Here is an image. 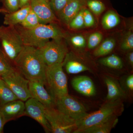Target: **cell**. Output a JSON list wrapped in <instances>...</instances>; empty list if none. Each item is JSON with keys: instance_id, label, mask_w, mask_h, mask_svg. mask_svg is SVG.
<instances>
[{"instance_id": "cell-30", "label": "cell", "mask_w": 133, "mask_h": 133, "mask_svg": "<svg viewBox=\"0 0 133 133\" xmlns=\"http://www.w3.org/2000/svg\"><path fill=\"white\" fill-rule=\"evenodd\" d=\"M70 42L72 45L77 49L84 48L87 44L85 38L81 35H76L72 36L70 38Z\"/></svg>"}, {"instance_id": "cell-35", "label": "cell", "mask_w": 133, "mask_h": 133, "mask_svg": "<svg viewBox=\"0 0 133 133\" xmlns=\"http://www.w3.org/2000/svg\"><path fill=\"white\" fill-rule=\"evenodd\" d=\"M127 59L129 63L131 66H133V52L131 51L128 53L127 55Z\"/></svg>"}, {"instance_id": "cell-5", "label": "cell", "mask_w": 133, "mask_h": 133, "mask_svg": "<svg viewBox=\"0 0 133 133\" xmlns=\"http://www.w3.org/2000/svg\"><path fill=\"white\" fill-rule=\"evenodd\" d=\"M45 117L54 133H74L77 128V121L64 114L55 107L44 106Z\"/></svg>"}, {"instance_id": "cell-12", "label": "cell", "mask_w": 133, "mask_h": 133, "mask_svg": "<svg viewBox=\"0 0 133 133\" xmlns=\"http://www.w3.org/2000/svg\"><path fill=\"white\" fill-rule=\"evenodd\" d=\"M44 83L38 81H29V89L31 98L45 107H55L56 99L46 90Z\"/></svg>"}, {"instance_id": "cell-25", "label": "cell", "mask_w": 133, "mask_h": 133, "mask_svg": "<svg viewBox=\"0 0 133 133\" xmlns=\"http://www.w3.org/2000/svg\"><path fill=\"white\" fill-rule=\"evenodd\" d=\"M86 6L97 16L101 14L106 9L104 4L99 0H86Z\"/></svg>"}, {"instance_id": "cell-6", "label": "cell", "mask_w": 133, "mask_h": 133, "mask_svg": "<svg viewBox=\"0 0 133 133\" xmlns=\"http://www.w3.org/2000/svg\"><path fill=\"white\" fill-rule=\"evenodd\" d=\"M0 41L6 55L14 61L24 46L21 36L15 26L1 27Z\"/></svg>"}, {"instance_id": "cell-27", "label": "cell", "mask_w": 133, "mask_h": 133, "mask_svg": "<svg viewBox=\"0 0 133 133\" xmlns=\"http://www.w3.org/2000/svg\"><path fill=\"white\" fill-rule=\"evenodd\" d=\"M103 36L100 32H95L91 34L88 39L87 46L90 49H93L99 45L103 39Z\"/></svg>"}, {"instance_id": "cell-28", "label": "cell", "mask_w": 133, "mask_h": 133, "mask_svg": "<svg viewBox=\"0 0 133 133\" xmlns=\"http://www.w3.org/2000/svg\"><path fill=\"white\" fill-rule=\"evenodd\" d=\"M14 70L4 55L0 52V77L6 75Z\"/></svg>"}, {"instance_id": "cell-1", "label": "cell", "mask_w": 133, "mask_h": 133, "mask_svg": "<svg viewBox=\"0 0 133 133\" xmlns=\"http://www.w3.org/2000/svg\"><path fill=\"white\" fill-rule=\"evenodd\" d=\"M14 62L20 73L29 81H38L45 85L47 65L37 48L24 45Z\"/></svg>"}, {"instance_id": "cell-18", "label": "cell", "mask_w": 133, "mask_h": 133, "mask_svg": "<svg viewBox=\"0 0 133 133\" xmlns=\"http://www.w3.org/2000/svg\"><path fill=\"white\" fill-rule=\"evenodd\" d=\"M118 122V116H112L105 121L86 129L83 133H109Z\"/></svg>"}, {"instance_id": "cell-10", "label": "cell", "mask_w": 133, "mask_h": 133, "mask_svg": "<svg viewBox=\"0 0 133 133\" xmlns=\"http://www.w3.org/2000/svg\"><path fill=\"white\" fill-rule=\"evenodd\" d=\"M30 6L38 16L41 24L55 23L57 21L50 0H30Z\"/></svg>"}, {"instance_id": "cell-34", "label": "cell", "mask_w": 133, "mask_h": 133, "mask_svg": "<svg viewBox=\"0 0 133 133\" xmlns=\"http://www.w3.org/2000/svg\"><path fill=\"white\" fill-rule=\"evenodd\" d=\"M126 85L128 90H133V75H130L127 78L126 80Z\"/></svg>"}, {"instance_id": "cell-11", "label": "cell", "mask_w": 133, "mask_h": 133, "mask_svg": "<svg viewBox=\"0 0 133 133\" xmlns=\"http://www.w3.org/2000/svg\"><path fill=\"white\" fill-rule=\"evenodd\" d=\"M24 114L35 120L42 126L46 132H51V128L44 111L43 105L35 99L30 98L26 101Z\"/></svg>"}, {"instance_id": "cell-33", "label": "cell", "mask_w": 133, "mask_h": 133, "mask_svg": "<svg viewBox=\"0 0 133 133\" xmlns=\"http://www.w3.org/2000/svg\"><path fill=\"white\" fill-rule=\"evenodd\" d=\"M4 3L8 13L15 12L20 8L19 0H4Z\"/></svg>"}, {"instance_id": "cell-29", "label": "cell", "mask_w": 133, "mask_h": 133, "mask_svg": "<svg viewBox=\"0 0 133 133\" xmlns=\"http://www.w3.org/2000/svg\"><path fill=\"white\" fill-rule=\"evenodd\" d=\"M121 48L125 51H131L133 49V33L129 30L124 36L122 42Z\"/></svg>"}, {"instance_id": "cell-7", "label": "cell", "mask_w": 133, "mask_h": 133, "mask_svg": "<svg viewBox=\"0 0 133 133\" xmlns=\"http://www.w3.org/2000/svg\"><path fill=\"white\" fill-rule=\"evenodd\" d=\"M38 49L47 66L63 63L68 52V49L63 39H52Z\"/></svg>"}, {"instance_id": "cell-20", "label": "cell", "mask_w": 133, "mask_h": 133, "mask_svg": "<svg viewBox=\"0 0 133 133\" xmlns=\"http://www.w3.org/2000/svg\"><path fill=\"white\" fill-rule=\"evenodd\" d=\"M18 99L12 90L0 77V105Z\"/></svg>"}, {"instance_id": "cell-17", "label": "cell", "mask_w": 133, "mask_h": 133, "mask_svg": "<svg viewBox=\"0 0 133 133\" xmlns=\"http://www.w3.org/2000/svg\"><path fill=\"white\" fill-rule=\"evenodd\" d=\"M30 8V5L21 8L18 10L7 13L4 17L3 23L7 26H15L24 20Z\"/></svg>"}, {"instance_id": "cell-14", "label": "cell", "mask_w": 133, "mask_h": 133, "mask_svg": "<svg viewBox=\"0 0 133 133\" xmlns=\"http://www.w3.org/2000/svg\"><path fill=\"white\" fill-rule=\"evenodd\" d=\"M86 6V0H69L58 14L60 21L68 26L70 22L82 8Z\"/></svg>"}, {"instance_id": "cell-24", "label": "cell", "mask_w": 133, "mask_h": 133, "mask_svg": "<svg viewBox=\"0 0 133 133\" xmlns=\"http://www.w3.org/2000/svg\"><path fill=\"white\" fill-rule=\"evenodd\" d=\"M41 24L38 16L33 10L30 9L24 20L20 25L26 29H31Z\"/></svg>"}, {"instance_id": "cell-3", "label": "cell", "mask_w": 133, "mask_h": 133, "mask_svg": "<svg viewBox=\"0 0 133 133\" xmlns=\"http://www.w3.org/2000/svg\"><path fill=\"white\" fill-rule=\"evenodd\" d=\"M124 111L122 99L107 101L97 111L88 114L77 121V128L74 133H83L86 129L105 121L110 117L119 116Z\"/></svg>"}, {"instance_id": "cell-2", "label": "cell", "mask_w": 133, "mask_h": 133, "mask_svg": "<svg viewBox=\"0 0 133 133\" xmlns=\"http://www.w3.org/2000/svg\"><path fill=\"white\" fill-rule=\"evenodd\" d=\"M21 37L24 45L39 49L50 39L62 40L66 37L65 33L55 23L41 24L31 29H26L21 25L15 26Z\"/></svg>"}, {"instance_id": "cell-9", "label": "cell", "mask_w": 133, "mask_h": 133, "mask_svg": "<svg viewBox=\"0 0 133 133\" xmlns=\"http://www.w3.org/2000/svg\"><path fill=\"white\" fill-rule=\"evenodd\" d=\"M9 87L18 99L24 102L31 98L29 89V81L15 70L1 77Z\"/></svg>"}, {"instance_id": "cell-31", "label": "cell", "mask_w": 133, "mask_h": 133, "mask_svg": "<svg viewBox=\"0 0 133 133\" xmlns=\"http://www.w3.org/2000/svg\"><path fill=\"white\" fill-rule=\"evenodd\" d=\"M83 18L85 28H91L95 25V20L94 16L90 10L84 8L83 10Z\"/></svg>"}, {"instance_id": "cell-16", "label": "cell", "mask_w": 133, "mask_h": 133, "mask_svg": "<svg viewBox=\"0 0 133 133\" xmlns=\"http://www.w3.org/2000/svg\"><path fill=\"white\" fill-rule=\"evenodd\" d=\"M104 79L107 88V101L122 99L125 97V93L116 79L109 76L106 77Z\"/></svg>"}, {"instance_id": "cell-23", "label": "cell", "mask_w": 133, "mask_h": 133, "mask_svg": "<svg viewBox=\"0 0 133 133\" xmlns=\"http://www.w3.org/2000/svg\"><path fill=\"white\" fill-rule=\"evenodd\" d=\"M99 62L104 66L113 69H120L123 66V63L121 58L115 55L101 58L99 59Z\"/></svg>"}, {"instance_id": "cell-19", "label": "cell", "mask_w": 133, "mask_h": 133, "mask_svg": "<svg viewBox=\"0 0 133 133\" xmlns=\"http://www.w3.org/2000/svg\"><path fill=\"white\" fill-rule=\"evenodd\" d=\"M63 64H65V70L69 74H77L91 70L90 68L85 65L77 60H66L64 59Z\"/></svg>"}, {"instance_id": "cell-13", "label": "cell", "mask_w": 133, "mask_h": 133, "mask_svg": "<svg viewBox=\"0 0 133 133\" xmlns=\"http://www.w3.org/2000/svg\"><path fill=\"white\" fill-rule=\"evenodd\" d=\"M25 103L21 100L17 99L0 105V112L5 124L8 122L24 114Z\"/></svg>"}, {"instance_id": "cell-8", "label": "cell", "mask_w": 133, "mask_h": 133, "mask_svg": "<svg viewBox=\"0 0 133 133\" xmlns=\"http://www.w3.org/2000/svg\"><path fill=\"white\" fill-rule=\"evenodd\" d=\"M55 108L76 121L88 114L83 103L69 94L56 99Z\"/></svg>"}, {"instance_id": "cell-37", "label": "cell", "mask_w": 133, "mask_h": 133, "mask_svg": "<svg viewBox=\"0 0 133 133\" xmlns=\"http://www.w3.org/2000/svg\"><path fill=\"white\" fill-rule=\"evenodd\" d=\"M30 0H19L20 8H22L27 5H30Z\"/></svg>"}, {"instance_id": "cell-15", "label": "cell", "mask_w": 133, "mask_h": 133, "mask_svg": "<svg viewBox=\"0 0 133 133\" xmlns=\"http://www.w3.org/2000/svg\"><path fill=\"white\" fill-rule=\"evenodd\" d=\"M74 90L87 97H91L96 94V88L92 79L87 76L75 77L71 81Z\"/></svg>"}, {"instance_id": "cell-32", "label": "cell", "mask_w": 133, "mask_h": 133, "mask_svg": "<svg viewBox=\"0 0 133 133\" xmlns=\"http://www.w3.org/2000/svg\"><path fill=\"white\" fill-rule=\"evenodd\" d=\"M69 0H50L53 11L58 14L64 8Z\"/></svg>"}, {"instance_id": "cell-36", "label": "cell", "mask_w": 133, "mask_h": 133, "mask_svg": "<svg viewBox=\"0 0 133 133\" xmlns=\"http://www.w3.org/2000/svg\"><path fill=\"white\" fill-rule=\"evenodd\" d=\"M5 123L3 118L2 115L0 112V133L3 132V128Z\"/></svg>"}, {"instance_id": "cell-21", "label": "cell", "mask_w": 133, "mask_h": 133, "mask_svg": "<svg viewBox=\"0 0 133 133\" xmlns=\"http://www.w3.org/2000/svg\"><path fill=\"white\" fill-rule=\"evenodd\" d=\"M116 45V42L114 38H109L103 41L96 48L94 55L95 57H101L108 55L113 50Z\"/></svg>"}, {"instance_id": "cell-4", "label": "cell", "mask_w": 133, "mask_h": 133, "mask_svg": "<svg viewBox=\"0 0 133 133\" xmlns=\"http://www.w3.org/2000/svg\"><path fill=\"white\" fill-rule=\"evenodd\" d=\"M63 63L46 67L45 85L56 99L69 94L67 77L63 70Z\"/></svg>"}, {"instance_id": "cell-22", "label": "cell", "mask_w": 133, "mask_h": 133, "mask_svg": "<svg viewBox=\"0 0 133 133\" xmlns=\"http://www.w3.org/2000/svg\"><path fill=\"white\" fill-rule=\"evenodd\" d=\"M120 23V19L116 12L113 10L108 11L102 19V25L106 30L111 29L118 26Z\"/></svg>"}, {"instance_id": "cell-26", "label": "cell", "mask_w": 133, "mask_h": 133, "mask_svg": "<svg viewBox=\"0 0 133 133\" xmlns=\"http://www.w3.org/2000/svg\"><path fill=\"white\" fill-rule=\"evenodd\" d=\"M84 8H82L70 22L68 26L70 29H79L85 28L83 18V10Z\"/></svg>"}]
</instances>
